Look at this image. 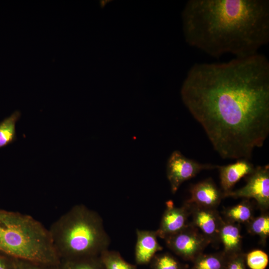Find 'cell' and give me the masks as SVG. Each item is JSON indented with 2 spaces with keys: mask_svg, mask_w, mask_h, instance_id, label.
Here are the masks:
<instances>
[{
  "mask_svg": "<svg viewBox=\"0 0 269 269\" xmlns=\"http://www.w3.org/2000/svg\"><path fill=\"white\" fill-rule=\"evenodd\" d=\"M182 101L223 158H251L269 134V62L258 53L220 63H196Z\"/></svg>",
  "mask_w": 269,
  "mask_h": 269,
  "instance_id": "1",
  "label": "cell"
},
{
  "mask_svg": "<svg viewBox=\"0 0 269 269\" xmlns=\"http://www.w3.org/2000/svg\"><path fill=\"white\" fill-rule=\"evenodd\" d=\"M182 19L186 42L213 57L251 56L269 41L268 0H189Z\"/></svg>",
  "mask_w": 269,
  "mask_h": 269,
  "instance_id": "2",
  "label": "cell"
},
{
  "mask_svg": "<svg viewBox=\"0 0 269 269\" xmlns=\"http://www.w3.org/2000/svg\"><path fill=\"white\" fill-rule=\"evenodd\" d=\"M49 231L60 260L99 256L111 243L101 216L82 204L62 215Z\"/></svg>",
  "mask_w": 269,
  "mask_h": 269,
  "instance_id": "3",
  "label": "cell"
},
{
  "mask_svg": "<svg viewBox=\"0 0 269 269\" xmlns=\"http://www.w3.org/2000/svg\"><path fill=\"white\" fill-rule=\"evenodd\" d=\"M0 253L40 264L60 262L49 229L30 215L0 209Z\"/></svg>",
  "mask_w": 269,
  "mask_h": 269,
  "instance_id": "4",
  "label": "cell"
},
{
  "mask_svg": "<svg viewBox=\"0 0 269 269\" xmlns=\"http://www.w3.org/2000/svg\"><path fill=\"white\" fill-rule=\"evenodd\" d=\"M167 247L185 261L193 262L210 243L191 223L180 232L164 239Z\"/></svg>",
  "mask_w": 269,
  "mask_h": 269,
  "instance_id": "5",
  "label": "cell"
},
{
  "mask_svg": "<svg viewBox=\"0 0 269 269\" xmlns=\"http://www.w3.org/2000/svg\"><path fill=\"white\" fill-rule=\"evenodd\" d=\"M217 167V165L200 163L185 157L178 150L174 151L166 165V175L171 192L175 194L182 183L194 177L201 171Z\"/></svg>",
  "mask_w": 269,
  "mask_h": 269,
  "instance_id": "6",
  "label": "cell"
},
{
  "mask_svg": "<svg viewBox=\"0 0 269 269\" xmlns=\"http://www.w3.org/2000/svg\"><path fill=\"white\" fill-rule=\"evenodd\" d=\"M246 184L242 188L231 191L224 198H254L262 210L269 207V166H258L248 176Z\"/></svg>",
  "mask_w": 269,
  "mask_h": 269,
  "instance_id": "7",
  "label": "cell"
},
{
  "mask_svg": "<svg viewBox=\"0 0 269 269\" xmlns=\"http://www.w3.org/2000/svg\"><path fill=\"white\" fill-rule=\"evenodd\" d=\"M189 207L191 224L210 242H219V234L223 219L216 209L200 207L185 202Z\"/></svg>",
  "mask_w": 269,
  "mask_h": 269,
  "instance_id": "8",
  "label": "cell"
},
{
  "mask_svg": "<svg viewBox=\"0 0 269 269\" xmlns=\"http://www.w3.org/2000/svg\"><path fill=\"white\" fill-rule=\"evenodd\" d=\"M189 216V209L186 203L178 207L174 206L172 201H167L159 227L156 230L158 237L164 239L185 228L190 224Z\"/></svg>",
  "mask_w": 269,
  "mask_h": 269,
  "instance_id": "9",
  "label": "cell"
},
{
  "mask_svg": "<svg viewBox=\"0 0 269 269\" xmlns=\"http://www.w3.org/2000/svg\"><path fill=\"white\" fill-rule=\"evenodd\" d=\"M190 192V198L186 202L207 208L216 209L224 198L223 191L211 178L192 185Z\"/></svg>",
  "mask_w": 269,
  "mask_h": 269,
  "instance_id": "10",
  "label": "cell"
},
{
  "mask_svg": "<svg viewBox=\"0 0 269 269\" xmlns=\"http://www.w3.org/2000/svg\"><path fill=\"white\" fill-rule=\"evenodd\" d=\"M136 241L134 249L135 263L144 265L150 263L157 252L163 247L157 240L156 231L136 230Z\"/></svg>",
  "mask_w": 269,
  "mask_h": 269,
  "instance_id": "11",
  "label": "cell"
},
{
  "mask_svg": "<svg viewBox=\"0 0 269 269\" xmlns=\"http://www.w3.org/2000/svg\"><path fill=\"white\" fill-rule=\"evenodd\" d=\"M255 168L254 165L246 159H239L236 162L226 165H218L224 196L232 191L234 185L242 178L253 173Z\"/></svg>",
  "mask_w": 269,
  "mask_h": 269,
  "instance_id": "12",
  "label": "cell"
},
{
  "mask_svg": "<svg viewBox=\"0 0 269 269\" xmlns=\"http://www.w3.org/2000/svg\"><path fill=\"white\" fill-rule=\"evenodd\" d=\"M219 242L222 243L223 252L227 257L242 252L240 224L223 220L220 231Z\"/></svg>",
  "mask_w": 269,
  "mask_h": 269,
  "instance_id": "13",
  "label": "cell"
},
{
  "mask_svg": "<svg viewBox=\"0 0 269 269\" xmlns=\"http://www.w3.org/2000/svg\"><path fill=\"white\" fill-rule=\"evenodd\" d=\"M224 220L237 224H247L253 218V209L249 200L227 208L224 212Z\"/></svg>",
  "mask_w": 269,
  "mask_h": 269,
  "instance_id": "14",
  "label": "cell"
},
{
  "mask_svg": "<svg viewBox=\"0 0 269 269\" xmlns=\"http://www.w3.org/2000/svg\"><path fill=\"white\" fill-rule=\"evenodd\" d=\"M227 257L223 252L198 256L190 269H224Z\"/></svg>",
  "mask_w": 269,
  "mask_h": 269,
  "instance_id": "15",
  "label": "cell"
},
{
  "mask_svg": "<svg viewBox=\"0 0 269 269\" xmlns=\"http://www.w3.org/2000/svg\"><path fill=\"white\" fill-rule=\"evenodd\" d=\"M20 116V112L16 111L0 122V148L16 140L15 124Z\"/></svg>",
  "mask_w": 269,
  "mask_h": 269,
  "instance_id": "16",
  "label": "cell"
},
{
  "mask_svg": "<svg viewBox=\"0 0 269 269\" xmlns=\"http://www.w3.org/2000/svg\"><path fill=\"white\" fill-rule=\"evenodd\" d=\"M99 257L103 269H137L136 265L127 262L118 251L107 249Z\"/></svg>",
  "mask_w": 269,
  "mask_h": 269,
  "instance_id": "17",
  "label": "cell"
},
{
  "mask_svg": "<svg viewBox=\"0 0 269 269\" xmlns=\"http://www.w3.org/2000/svg\"><path fill=\"white\" fill-rule=\"evenodd\" d=\"M59 269H103L99 256L61 259Z\"/></svg>",
  "mask_w": 269,
  "mask_h": 269,
  "instance_id": "18",
  "label": "cell"
},
{
  "mask_svg": "<svg viewBox=\"0 0 269 269\" xmlns=\"http://www.w3.org/2000/svg\"><path fill=\"white\" fill-rule=\"evenodd\" d=\"M248 232L252 235L258 236L263 244L266 242L269 236V215L264 213L253 218L247 224Z\"/></svg>",
  "mask_w": 269,
  "mask_h": 269,
  "instance_id": "19",
  "label": "cell"
},
{
  "mask_svg": "<svg viewBox=\"0 0 269 269\" xmlns=\"http://www.w3.org/2000/svg\"><path fill=\"white\" fill-rule=\"evenodd\" d=\"M149 264L151 269H188V265L168 253L156 254Z\"/></svg>",
  "mask_w": 269,
  "mask_h": 269,
  "instance_id": "20",
  "label": "cell"
},
{
  "mask_svg": "<svg viewBox=\"0 0 269 269\" xmlns=\"http://www.w3.org/2000/svg\"><path fill=\"white\" fill-rule=\"evenodd\" d=\"M246 266L250 269H266L269 264V256L261 250H255L245 254Z\"/></svg>",
  "mask_w": 269,
  "mask_h": 269,
  "instance_id": "21",
  "label": "cell"
},
{
  "mask_svg": "<svg viewBox=\"0 0 269 269\" xmlns=\"http://www.w3.org/2000/svg\"><path fill=\"white\" fill-rule=\"evenodd\" d=\"M245 254L243 252L227 257L224 269H247Z\"/></svg>",
  "mask_w": 269,
  "mask_h": 269,
  "instance_id": "22",
  "label": "cell"
},
{
  "mask_svg": "<svg viewBox=\"0 0 269 269\" xmlns=\"http://www.w3.org/2000/svg\"><path fill=\"white\" fill-rule=\"evenodd\" d=\"M18 269H59L58 265H47L21 260H18Z\"/></svg>",
  "mask_w": 269,
  "mask_h": 269,
  "instance_id": "23",
  "label": "cell"
},
{
  "mask_svg": "<svg viewBox=\"0 0 269 269\" xmlns=\"http://www.w3.org/2000/svg\"><path fill=\"white\" fill-rule=\"evenodd\" d=\"M0 269H18V260L0 253Z\"/></svg>",
  "mask_w": 269,
  "mask_h": 269,
  "instance_id": "24",
  "label": "cell"
}]
</instances>
